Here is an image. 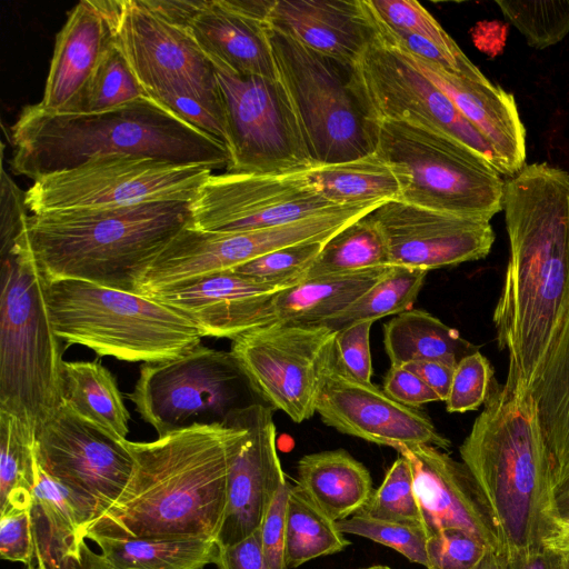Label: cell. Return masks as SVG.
Segmentation results:
<instances>
[{"label":"cell","mask_w":569,"mask_h":569,"mask_svg":"<svg viewBox=\"0 0 569 569\" xmlns=\"http://www.w3.org/2000/svg\"><path fill=\"white\" fill-rule=\"evenodd\" d=\"M61 403L114 439H127L129 411L116 378L100 362L63 361Z\"/></svg>","instance_id":"1f68e13d"},{"label":"cell","mask_w":569,"mask_h":569,"mask_svg":"<svg viewBox=\"0 0 569 569\" xmlns=\"http://www.w3.org/2000/svg\"><path fill=\"white\" fill-rule=\"evenodd\" d=\"M214 565L218 569H270L260 529L237 543L218 546Z\"/></svg>","instance_id":"f5cc1de1"},{"label":"cell","mask_w":569,"mask_h":569,"mask_svg":"<svg viewBox=\"0 0 569 569\" xmlns=\"http://www.w3.org/2000/svg\"><path fill=\"white\" fill-rule=\"evenodd\" d=\"M37 479L36 433L0 410V512L30 509Z\"/></svg>","instance_id":"d590c367"},{"label":"cell","mask_w":569,"mask_h":569,"mask_svg":"<svg viewBox=\"0 0 569 569\" xmlns=\"http://www.w3.org/2000/svg\"><path fill=\"white\" fill-rule=\"evenodd\" d=\"M291 485L287 480L279 489L260 528L262 548L270 569H288L286 563V518Z\"/></svg>","instance_id":"f907efd6"},{"label":"cell","mask_w":569,"mask_h":569,"mask_svg":"<svg viewBox=\"0 0 569 569\" xmlns=\"http://www.w3.org/2000/svg\"><path fill=\"white\" fill-rule=\"evenodd\" d=\"M140 2L166 22L188 30L207 0H140Z\"/></svg>","instance_id":"db71d44e"},{"label":"cell","mask_w":569,"mask_h":569,"mask_svg":"<svg viewBox=\"0 0 569 569\" xmlns=\"http://www.w3.org/2000/svg\"><path fill=\"white\" fill-rule=\"evenodd\" d=\"M348 222L336 210L300 221L243 232L203 231L184 227L143 276L139 292L149 296L213 273L232 270L271 251L328 240Z\"/></svg>","instance_id":"2e32d148"},{"label":"cell","mask_w":569,"mask_h":569,"mask_svg":"<svg viewBox=\"0 0 569 569\" xmlns=\"http://www.w3.org/2000/svg\"><path fill=\"white\" fill-rule=\"evenodd\" d=\"M459 452L490 506L503 552L545 547L558 520L553 469L529 393L497 386Z\"/></svg>","instance_id":"277c9868"},{"label":"cell","mask_w":569,"mask_h":569,"mask_svg":"<svg viewBox=\"0 0 569 569\" xmlns=\"http://www.w3.org/2000/svg\"><path fill=\"white\" fill-rule=\"evenodd\" d=\"M106 569H203L214 563L218 545L209 538H96Z\"/></svg>","instance_id":"836d02e7"},{"label":"cell","mask_w":569,"mask_h":569,"mask_svg":"<svg viewBox=\"0 0 569 569\" xmlns=\"http://www.w3.org/2000/svg\"><path fill=\"white\" fill-rule=\"evenodd\" d=\"M503 17L525 37L528 46L546 49L569 33V0L496 1Z\"/></svg>","instance_id":"b9f144b4"},{"label":"cell","mask_w":569,"mask_h":569,"mask_svg":"<svg viewBox=\"0 0 569 569\" xmlns=\"http://www.w3.org/2000/svg\"><path fill=\"white\" fill-rule=\"evenodd\" d=\"M500 555L503 569H561V555L547 547Z\"/></svg>","instance_id":"9f6ffc18"},{"label":"cell","mask_w":569,"mask_h":569,"mask_svg":"<svg viewBox=\"0 0 569 569\" xmlns=\"http://www.w3.org/2000/svg\"><path fill=\"white\" fill-rule=\"evenodd\" d=\"M382 390L401 405L418 408L428 402L440 401L438 395L416 373L402 366H391Z\"/></svg>","instance_id":"816d5d0a"},{"label":"cell","mask_w":569,"mask_h":569,"mask_svg":"<svg viewBox=\"0 0 569 569\" xmlns=\"http://www.w3.org/2000/svg\"><path fill=\"white\" fill-rule=\"evenodd\" d=\"M375 152L392 168L399 201L487 221L502 211L501 174L443 132L406 120H378Z\"/></svg>","instance_id":"9c48e42d"},{"label":"cell","mask_w":569,"mask_h":569,"mask_svg":"<svg viewBox=\"0 0 569 569\" xmlns=\"http://www.w3.org/2000/svg\"><path fill=\"white\" fill-rule=\"evenodd\" d=\"M362 569H391V568L388 566H383V565H376V566H370V567L362 568Z\"/></svg>","instance_id":"6125c7cd"},{"label":"cell","mask_w":569,"mask_h":569,"mask_svg":"<svg viewBox=\"0 0 569 569\" xmlns=\"http://www.w3.org/2000/svg\"><path fill=\"white\" fill-rule=\"evenodd\" d=\"M326 241H306L288 246L232 270L261 283L289 288L305 279Z\"/></svg>","instance_id":"7bdbcfd3"},{"label":"cell","mask_w":569,"mask_h":569,"mask_svg":"<svg viewBox=\"0 0 569 569\" xmlns=\"http://www.w3.org/2000/svg\"><path fill=\"white\" fill-rule=\"evenodd\" d=\"M56 335L98 356L160 362L200 345L197 327L156 299L76 279L46 280Z\"/></svg>","instance_id":"52a82bcc"},{"label":"cell","mask_w":569,"mask_h":569,"mask_svg":"<svg viewBox=\"0 0 569 569\" xmlns=\"http://www.w3.org/2000/svg\"><path fill=\"white\" fill-rule=\"evenodd\" d=\"M234 423L244 427L246 436L229 469L227 507L218 546L237 543L259 530L272 500L287 481L277 451L271 408L262 402L253 403L238 413Z\"/></svg>","instance_id":"7402d4cb"},{"label":"cell","mask_w":569,"mask_h":569,"mask_svg":"<svg viewBox=\"0 0 569 569\" xmlns=\"http://www.w3.org/2000/svg\"><path fill=\"white\" fill-rule=\"evenodd\" d=\"M383 345L391 366L437 360L456 366L479 348L431 313L410 309L383 326Z\"/></svg>","instance_id":"d6a6232c"},{"label":"cell","mask_w":569,"mask_h":569,"mask_svg":"<svg viewBox=\"0 0 569 569\" xmlns=\"http://www.w3.org/2000/svg\"><path fill=\"white\" fill-rule=\"evenodd\" d=\"M246 436L192 426L148 442L123 440L132 476L117 501L86 529L96 538H209L221 529L230 466Z\"/></svg>","instance_id":"7a4b0ae2"},{"label":"cell","mask_w":569,"mask_h":569,"mask_svg":"<svg viewBox=\"0 0 569 569\" xmlns=\"http://www.w3.org/2000/svg\"><path fill=\"white\" fill-rule=\"evenodd\" d=\"M277 79L289 98L316 167L376 151L377 121L353 83L352 67L266 24Z\"/></svg>","instance_id":"ba28073f"},{"label":"cell","mask_w":569,"mask_h":569,"mask_svg":"<svg viewBox=\"0 0 569 569\" xmlns=\"http://www.w3.org/2000/svg\"><path fill=\"white\" fill-rule=\"evenodd\" d=\"M297 487L336 522L356 515L373 492L369 470L345 449L301 457Z\"/></svg>","instance_id":"f546056e"},{"label":"cell","mask_w":569,"mask_h":569,"mask_svg":"<svg viewBox=\"0 0 569 569\" xmlns=\"http://www.w3.org/2000/svg\"><path fill=\"white\" fill-rule=\"evenodd\" d=\"M402 367L416 373L438 395L441 401H446L456 366L437 360H421L406 363Z\"/></svg>","instance_id":"11a10c76"},{"label":"cell","mask_w":569,"mask_h":569,"mask_svg":"<svg viewBox=\"0 0 569 569\" xmlns=\"http://www.w3.org/2000/svg\"><path fill=\"white\" fill-rule=\"evenodd\" d=\"M496 387L490 361L477 350L456 365L446 409L450 413L477 410L487 402Z\"/></svg>","instance_id":"bcb514c9"},{"label":"cell","mask_w":569,"mask_h":569,"mask_svg":"<svg viewBox=\"0 0 569 569\" xmlns=\"http://www.w3.org/2000/svg\"><path fill=\"white\" fill-rule=\"evenodd\" d=\"M356 515L425 529L412 467L406 456L399 455L387 470L379 488L373 490L367 503Z\"/></svg>","instance_id":"60d3db41"},{"label":"cell","mask_w":569,"mask_h":569,"mask_svg":"<svg viewBox=\"0 0 569 569\" xmlns=\"http://www.w3.org/2000/svg\"><path fill=\"white\" fill-rule=\"evenodd\" d=\"M16 174L33 181L90 159L134 156L227 168L219 140L190 126L149 98L93 114L52 113L26 106L10 129Z\"/></svg>","instance_id":"3957f363"},{"label":"cell","mask_w":569,"mask_h":569,"mask_svg":"<svg viewBox=\"0 0 569 569\" xmlns=\"http://www.w3.org/2000/svg\"><path fill=\"white\" fill-rule=\"evenodd\" d=\"M428 271L392 266L366 293L323 325L337 331L352 322L376 321L410 310L422 289Z\"/></svg>","instance_id":"f35d334b"},{"label":"cell","mask_w":569,"mask_h":569,"mask_svg":"<svg viewBox=\"0 0 569 569\" xmlns=\"http://www.w3.org/2000/svg\"><path fill=\"white\" fill-rule=\"evenodd\" d=\"M388 264L385 239L367 214L348 223L325 242L305 279L359 272Z\"/></svg>","instance_id":"74e56055"},{"label":"cell","mask_w":569,"mask_h":569,"mask_svg":"<svg viewBox=\"0 0 569 569\" xmlns=\"http://www.w3.org/2000/svg\"><path fill=\"white\" fill-rule=\"evenodd\" d=\"M502 211L509 259L492 322L506 382L527 391L569 310V172L526 164L505 180Z\"/></svg>","instance_id":"6da1fadb"},{"label":"cell","mask_w":569,"mask_h":569,"mask_svg":"<svg viewBox=\"0 0 569 569\" xmlns=\"http://www.w3.org/2000/svg\"><path fill=\"white\" fill-rule=\"evenodd\" d=\"M373 322H352L336 331L333 342L335 370L365 383H370L372 377L370 330Z\"/></svg>","instance_id":"c3c4849f"},{"label":"cell","mask_w":569,"mask_h":569,"mask_svg":"<svg viewBox=\"0 0 569 569\" xmlns=\"http://www.w3.org/2000/svg\"><path fill=\"white\" fill-rule=\"evenodd\" d=\"M266 24L228 0H207L188 32L212 66L240 76L277 79Z\"/></svg>","instance_id":"4316f807"},{"label":"cell","mask_w":569,"mask_h":569,"mask_svg":"<svg viewBox=\"0 0 569 569\" xmlns=\"http://www.w3.org/2000/svg\"><path fill=\"white\" fill-rule=\"evenodd\" d=\"M391 267L303 279L269 295L261 302L258 328L272 323L323 325L356 302Z\"/></svg>","instance_id":"f1b7e54d"},{"label":"cell","mask_w":569,"mask_h":569,"mask_svg":"<svg viewBox=\"0 0 569 569\" xmlns=\"http://www.w3.org/2000/svg\"><path fill=\"white\" fill-rule=\"evenodd\" d=\"M561 569H569V555H561Z\"/></svg>","instance_id":"94428289"},{"label":"cell","mask_w":569,"mask_h":569,"mask_svg":"<svg viewBox=\"0 0 569 569\" xmlns=\"http://www.w3.org/2000/svg\"><path fill=\"white\" fill-rule=\"evenodd\" d=\"M392 48L400 51L412 66L438 87L483 136L499 157L505 176L511 177L526 166L527 133L512 93L489 79L471 80L417 58L402 49Z\"/></svg>","instance_id":"cb8c5ba5"},{"label":"cell","mask_w":569,"mask_h":569,"mask_svg":"<svg viewBox=\"0 0 569 569\" xmlns=\"http://www.w3.org/2000/svg\"><path fill=\"white\" fill-rule=\"evenodd\" d=\"M368 217L381 232L392 266L430 271L477 261L495 242L490 221L399 200L382 203Z\"/></svg>","instance_id":"d6986e66"},{"label":"cell","mask_w":569,"mask_h":569,"mask_svg":"<svg viewBox=\"0 0 569 569\" xmlns=\"http://www.w3.org/2000/svg\"><path fill=\"white\" fill-rule=\"evenodd\" d=\"M0 257V410L36 433L61 406L60 338L24 230Z\"/></svg>","instance_id":"8992f818"},{"label":"cell","mask_w":569,"mask_h":569,"mask_svg":"<svg viewBox=\"0 0 569 569\" xmlns=\"http://www.w3.org/2000/svg\"><path fill=\"white\" fill-rule=\"evenodd\" d=\"M341 533L360 536L387 546L406 557L410 562L428 565V535L422 527L382 521L353 515L336 522Z\"/></svg>","instance_id":"ee69618b"},{"label":"cell","mask_w":569,"mask_h":569,"mask_svg":"<svg viewBox=\"0 0 569 569\" xmlns=\"http://www.w3.org/2000/svg\"><path fill=\"white\" fill-rule=\"evenodd\" d=\"M352 73L355 88L375 121L406 120L443 132L505 176L499 157L483 136L438 87L375 31Z\"/></svg>","instance_id":"9a60e30c"},{"label":"cell","mask_w":569,"mask_h":569,"mask_svg":"<svg viewBox=\"0 0 569 569\" xmlns=\"http://www.w3.org/2000/svg\"><path fill=\"white\" fill-rule=\"evenodd\" d=\"M318 190L338 207L382 204L400 197L392 168L376 152L309 170Z\"/></svg>","instance_id":"e575fe53"},{"label":"cell","mask_w":569,"mask_h":569,"mask_svg":"<svg viewBox=\"0 0 569 569\" xmlns=\"http://www.w3.org/2000/svg\"><path fill=\"white\" fill-rule=\"evenodd\" d=\"M283 289L227 270L148 297L190 320L201 337L234 340L258 328L262 300Z\"/></svg>","instance_id":"603a6c76"},{"label":"cell","mask_w":569,"mask_h":569,"mask_svg":"<svg viewBox=\"0 0 569 569\" xmlns=\"http://www.w3.org/2000/svg\"><path fill=\"white\" fill-rule=\"evenodd\" d=\"M148 98L116 41L101 58L84 89L62 113L93 114Z\"/></svg>","instance_id":"ab89813d"},{"label":"cell","mask_w":569,"mask_h":569,"mask_svg":"<svg viewBox=\"0 0 569 569\" xmlns=\"http://www.w3.org/2000/svg\"><path fill=\"white\" fill-rule=\"evenodd\" d=\"M214 169L134 156L90 159L38 178L26 191L32 214L129 207L148 202H191Z\"/></svg>","instance_id":"8fae6325"},{"label":"cell","mask_w":569,"mask_h":569,"mask_svg":"<svg viewBox=\"0 0 569 569\" xmlns=\"http://www.w3.org/2000/svg\"><path fill=\"white\" fill-rule=\"evenodd\" d=\"M266 22L350 66L373 33L363 0H273Z\"/></svg>","instance_id":"484cf974"},{"label":"cell","mask_w":569,"mask_h":569,"mask_svg":"<svg viewBox=\"0 0 569 569\" xmlns=\"http://www.w3.org/2000/svg\"><path fill=\"white\" fill-rule=\"evenodd\" d=\"M190 202L29 214L24 238L47 281L76 279L140 295L143 276L190 223Z\"/></svg>","instance_id":"5b68a950"},{"label":"cell","mask_w":569,"mask_h":569,"mask_svg":"<svg viewBox=\"0 0 569 569\" xmlns=\"http://www.w3.org/2000/svg\"><path fill=\"white\" fill-rule=\"evenodd\" d=\"M479 569H503L501 555L488 551Z\"/></svg>","instance_id":"91938a15"},{"label":"cell","mask_w":569,"mask_h":569,"mask_svg":"<svg viewBox=\"0 0 569 569\" xmlns=\"http://www.w3.org/2000/svg\"><path fill=\"white\" fill-rule=\"evenodd\" d=\"M350 541L336 521L316 507L297 487L291 485L286 518V563L288 569L322 556L345 550Z\"/></svg>","instance_id":"8d00e7d4"},{"label":"cell","mask_w":569,"mask_h":569,"mask_svg":"<svg viewBox=\"0 0 569 569\" xmlns=\"http://www.w3.org/2000/svg\"><path fill=\"white\" fill-rule=\"evenodd\" d=\"M527 392L533 401L555 476L569 465V310Z\"/></svg>","instance_id":"4dcf8cb0"},{"label":"cell","mask_w":569,"mask_h":569,"mask_svg":"<svg viewBox=\"0 0 569 569\" xmlns=\"http://www.w3.org/2000/svg\"><path fill=\"white\" fill-rule=\"evenodd\" d=\"M553 501L559 518L569 517V465L553 476Z\"/></svg>","instance_id":"6f0895ef"},{"label":"cell","mask_w":569,"mask_h":569,"mask_svg":"<svg viewBox=\"0 0 569 569\" xmlns=\"http://www.w3.org/2000/svg\"><path fill=\"white\" fill-rule=\"evenodd\" d=\"M116 44L146 94L190 87L218 93L214 68L188 30L174 27L140 0H108Z\"/></svg>","instance_id":"ac0fdd59"},{"label":"cell","mask_w":569,"mask_h":569,"mask_svg":"<svg viewBox=\"0 0 569 569\" xmlns=\"http://www.w3.org/2000/svg\"><path fill=\"white\" fill-rule=\"evenodd\" d=\"M127 397L158 437L192 426L233 427L238 413L260 399L231 351L202 345L142 365Z\"/></svg>","instance_id":"30bf717a"},{"label":"cell","mask_w":569,"mask_h":569,"mask_svg":"<svg viewBox=\"0 0 569 569\" xmlns=\"http://www.w3.org/2000/svg\"><path fill=\"white\" fill-rule=\"evenodd\" d=\"M122 441L62 403L36 432L39 468L64 489L86 529L117 501L132 476L133 458Z\"/></svg>","instance_id":"5bb4252c"},{"label":"cell","mask_w":569,"mask_h":569,"mask_svg":"<svg viewBox=\"0 0 569 569\" xmlns=\"http://www.w3.org/2000/svg\"><path fill=\"white\" fill-rule=\"evenodd\" d=\"M335 336L325 325L272 323L237 337L230 351L257 396L300 423L316 413L333 369Z\"/></svg>","instance_id":"4fadbf2b"},{"label":"cell","mask_w":569,"mask_h":569,"mask_svg":"<svg viewBox=\"0 0 569 569\" xmlns=\"http://www.w3.org/2000/svg\"><path fill=\"white\" fill-rule=\"evenodd\" d=\"M397 451L411 463L428 537L440 530L458 529L479 539L490 551H505L490 506L462 461L427 445L403 447Z\"/></svg>","instance_id":"44dd1931"},{"label":"cell","mask_w":569,"mask_h":569,"mask_svg":"<svg viewBox=\"0 0 569 569\" xmlns=\"http://www.w3.org/2000/svg\"><path fill=\"white\" fill-rule=\"evenodd\" d=\"M316 412L322 422L341 433L396 450L427 445L446 450L450 440L418 408L399 403L372 382H359L335 368Z\"/></svg>","instance_id":"ffe728a7"},{"label":"cell","mask_w":569,"mask_h":569,"mask_svg":"<svg viewBox=\"0 0 569 569\" xmlns=\"http://www.w3.org/2000/svg\"><path fill=\"white\" fill-rule=\"evenodd\" d=\"M36 569H106L86 543L84 523L64 489L38 466L30 508Z\"/></svg>","instance_id":"83f0119b"},{"label":"cell","mask_w":569,"mask_h":569,"mask_svg":"<svg viewBox=\"0 0 569 569\" xmlns=\"http://www.w3.org/2000/svg\"><path fill=\"white\" fill-rule=\"evenodd\" d=\"M368 2L389 26L426 38L456 58H468L440 23L418 1L368 0Z\"/></svg>","instance_id":"f6af8a7d"},{"label":"cell","mask_w":569,"mask_h":569,"mask_svg":"<svg viewBox=\"0 0 569 569\" xmlns=\"http://www.w3.org/2000/svg\"><path fill=\"white\" fill-rule=\"evenodd\" d=\"M213 68L229 152L226 172L287 174L316 167L278 79Z\"/></svg>","instance_id":"7c38bea8"},{"label":"cell","mask_w":569,"mask_h":569,"mask_svg":"<svg viewBox=\"0 0 569 569\" xmlns=\"http://www.w3.org/2000/svg\"><path fill=\"white\" fill-rule=\"evenodd\" d=\"M0 557L3 560L32 565L33 541L30 509L0 512Z\"/></svg>","instance_id":"681fc988"},{"label":"cell","mask_w":569,"mask_h":569,"mask_svg":"<svg viewBox=\"0 0 569 569\" xmlns=\"http://www.w3.org/2000/svg\"><path fill=\"white\" fill-rule=\"evenodd\" d=\"M114 42L108 0H82L57 33L41 101L47 112L62 113L87 86Z\"/></svg>","instance_id":"d4e9b609"},{"label":"cell","mask_w":569,"mask_h":569,"mask_svg":"<svg viewBox=\"0 0 569 569\" xmlns=\"http://www.w3.org/2000/svg\"><path fill=\"white\" fill-rule=\"evenodd\" d=\"M26 569H36L33 565L26 567Z\"/></svg>","instance_id":"be15d7a7"},{"label":"cell","mask_w":569,"mask_h":569,"mask_svg":"<svg viewBox=\"0 0 569 569\" xmlns=\"http://www.w3.org/2000/svg\"><path fill=\"white\" fill-rule=\"evenodd\" d=\"M309 170L287 174L212 173L190 202L193 229L243 232L272 228L338 210Z\"/></svg>","instance_id":"e0dca14e"},{"label":"cell","mask_w":569,"mask_h":569,"mask_svg":"<svg viewBox=\"0 0 569 569\" xmlns=\"http://www.w3.org/2000/svg\"><path fill=\"white\" fill-rule=\"evenodd\" d=\"M490 551L472 535L445 529L430 535L427 539V569H479L487 552Z\"/></svg>","instance_id":"7dc6e473"},{"label":"cell","mask_w":569,"mask_h":569,"mask_svg":"<svg viewBox=\"0 0 569 569\" xmlns=\"http://www.w3.org/2000/svg\"><path fill=\"white\" fill-rule=\"evenodd\" d=\"M545 547L559 555H569V517L557 520L556 529L545 541Z\"/></svg>","instance_id":"680465c9"}]
</instances>
